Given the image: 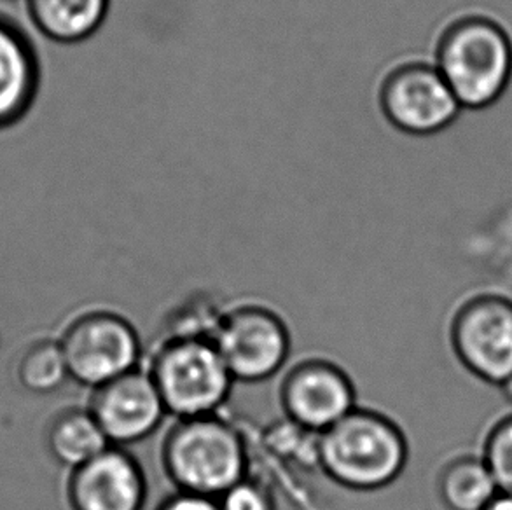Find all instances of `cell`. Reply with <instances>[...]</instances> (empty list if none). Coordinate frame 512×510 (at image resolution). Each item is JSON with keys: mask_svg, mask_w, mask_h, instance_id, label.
<instances>
[{"mask_svg": "<svg viewBox=\"0 0 512 510\" xmlns=\"http://www.w3.org/2000/svg\"><path fill=\"white\" fill-rule=\"evenodd\" d=\"M408 460L404 430L394 418L373 407L359 404L319 435V469L343 490H385L402 476Z\"/></svg>", "mask_w": 512, "mask_h": 510, "instance_id": "1", "label": "cell"}, {"mask_svg": "<svg viewBox=\"0 0 512 510\" xmlns=\"http://www.w3.org/2000/svg\"><path fill=\"white\" fill-rule=\"evenodd\" d=\"M434 65L464 111H483L512 81V37L493 16L465 13L441 30Z\"/></svg>", "mask_w": 512, "mask_h": 510, "instance_id": "2", "label": "cell"}, {"mask_svg": "<svg viewBox=\"0 0 512 510\" xmlns=\"http://www.w3.org/2000/svg\"><path fill=\"white\" fill-rule=\"evenodd\" d=\"M160 465L173 490L219 498L249 476V448L221 414L179 418L161 439Z\"/></svg>", "mask_w": 512, "mask_h": 510, "instance_id": "3", "label": "cell"}, {"mask_svg": "<svg viewBox=\"0 0 512 510\" xmlns=\"http://www.w3.org/2000/svg\"><path fill=\"white\" fill-rule=\"evenodd\" d=\"M142 366L173 420L221 414L236 383L214 339L200 336H161Z\"/></svg>", "mask_w": 512, "mask_h": 510, "instance_id": "4", "label": "cell"}, {"mask_svg": "<svg viewBox=\"0 0 512 510\" xmlns=\"http://www.w3.org/2000/svg\"><path fill=\"white\" fill-rule=\"evenodd\" d=\"M58 341L70 380L90 390L137 369L146 357L135 324L123 311L107 304L77 311L63 327Z\"/></svg>", "mask_w": 512, "mask_h": 510, "instance_id": "5", "label": "cell"}, {"mask_svg": "<svg viewBox=\"0 0 512 510\" xmlns=\"http://www.w3.org/2000/svg\"><path fill=\"white\" fill-rule=\"evenodd\" d=\"M214 343L233 380L254 385L287 367L292 332L284 315L270 304L238 301L222 308Z\"/></svg>", "mask_w": 512, "mask_h": 510, "instance_id": "6", "label": "cell"}, {"mask_svg": "<svg viewBox=\"0 0 512 510\" xmlns=\"http://www.w3.org/2000/svg\"><path fill=\"white\" fill-rule=\"evenodd\" d=\"M278 404L285 420L315 435L324 434L359 406L350 373L322 355H308L285 367Z\"/></svg>", "mask_w": 512, "mask_h": 510, "instance_id": "7", "label": "cell"}, {"mask_svg": "<svg viewBox=\"0 0 512 510\" xmlns=\"http://www.w3.org/2000/svg\"><path fill=\"white\" fill-rule=\"evenodd\" d=\"M380 107L390 125L413 137L441 133L464 111L434 62H406L390 70L381 83Z\"/></svg>", "mask_w": 512, "mask_h": 510, "instance_id": "8", "label": "cell"}, {"mask_svg": "<svg viewBox=\"0 0 512 510\" xmlns=\"http://www.w3.org/2000/svg\"><path fill=\"white\" fill-rule=\"evenodd\" d=\"M458 360L486 383L504 385L512 376V301L485 294L467 301L451 324Z\"/></svg>", "mask_w": 512, "mask_h": 510, "instance_id": "9", "label": "cell"}, {"mask_svg": "<svg viewBox=\"0 0 512 510\" xmlns=\"http://www.w3.org/2000/svg\"><path fill=\"white\" fill-rule=\"evenodd\" d=\"M90 407L111 446L128 448L146 441L167 418L151 376L144 366L91 390Z\"/></svg>", "mask_w": 512, "mask_h": 510, "instance_id": "10", "label": "cell"}, {"mask_svg": "<svg viewBox=\"0 0 512 510\" xmlns=\"http://www.w3.org/2000/svg\"><path fill=\"white\" fill-rule=\"evenodd\" d=\"M147 495L146 470L128 449L118 446L70 470L65 484L70 510H144Z\"/></svg>", "mask_w": 512, "mask_h": 510, "instance_id": "11", "label": "cell"}, {"mask_svg": "<svg viewBox=\"0 0 512 510\" xmlns=\"http://www.w3.org/2000/svg\"><path fill=\"white\" fill-rule=\"evenodd\" d=\"M41 58L27 30L0 13V131L20 125L41 91Z\"/></svg>", "mask_w": 512, "mask_h": 510, "instance_id": "12", "label": "cell"}, {"mask_svg": "<svg viewBox=\"0 0 512 510\" xmlns=\"http://www.w3.org/2000/svg\"><path fill=\"white\" fill-rule=\"evenodd\" d=\"M111 0H27L30 21L49 41L77 44L104 25Z\"/></svg>", "mask_w": 512, "mask_h": 510, "instance_id": "13", "label": "cell"}, {"mask_svg": "<svg viewBox=\"0 0 512 510\" xmlns=\"http://www.w3.org/2000/svg\"><path fill=\"white\" fill-rule=\"evenodd\" d=\"M49 455L56 462L77 469L111 444L88 406H70L56 411L44 432Z\"/></svg>", "mask_w": 512, "mask_h": 510, "instance_id": "14", "label": "cell"}, {"mask_svg": "<svg viewBox=\"0 0 512 510\" xmlns=\"http://www.w3.org/2000/svg\"><path fill=\"white\" fill-rule=\"evenodd\" d=\"M439 495L450 510H485L499 495L483 456H458L439 474Z\"/></svg>", "mask_w": 512, "mask_h": 510, "instance_id": "15", "label": "cell"}, {"mask_svg": "<svg viewBox=\"0 0 512 510\" xmlns=\"http://www.w3.org/2000/svg\"><path fill=\"white\" fill-rule=\"evenodd\" d=\"M16 378L25 390L37 395L60 390L70 380V373L58 338L30 343L16 364Z\"/></svg>", "mask_w": 512, "mask_h": 510, "instance_id": "16", "label": "cell"}, {"mask_svg": "<svg viewBox=\"0 0 512 510\" xmlns=\"http://www.w3.org/2000/svg\"><path fill=\"white\" fill-rule=\"evenodd\" d=\"M485 458L500 493L512 495V414L500 420L488 435Z\"/></svg>", "mask_w": 512, "mask_h": 510, "instance_id": "17", "label": "cell"}, {"mask_svg": "<svg viewBox=\"0 0 512 510\" xmlns=\"http://www.w3.org/2000/svg\"><path fill=\"white\" fill-rule=\"evenodd\" d=\"M219 505L221 510H278L270 486L250 474L219 497Z\"/></svg>", "mask_w": 512, "mask_h": 510, "instance_id": "18", "label": "cell"}, {"mask_svg": "<svg viewBox=\"0 0 512 510\" xmlns=\"http://www.w3.org/2000/svg\"><path fill=\"white\" fill-rule=\"evenodd\" d=\"M156 510H221V505L219 498L173 490L161 500Z\"/></svg>", "mask_w": 512, "mask_h": 510, "instance_id": "19", "label": "cell"}, {"mask_svg": "<svg viewBox=\"0 0 512 510\" xmlns=\"http://www.w3.org/2000/svg\"><path fill=\"white\" fill-rule=\"evenodd\" d=\"M485 510H512V495L499 493L492 504L488 505Z\"/></svg>", "mask_w": 512, "mask_h": 510, "instance_id": "20", "label": "cell"}, {"mask_svg": "<svg viewBox=\"0 0 512 510\" xmlns=\"http://www.w3.org/2000/svg\"><path fill=\"white\" fill-rule=\"evenodd\" d=\"M502 388H504V393H506L507 399L512 402V376L506 381V383H504V385H502Z\"/></svg>", "mask_w": 512, "mask_h": 510, "instance_id": "21", "label": "cell"}]
</instances>
